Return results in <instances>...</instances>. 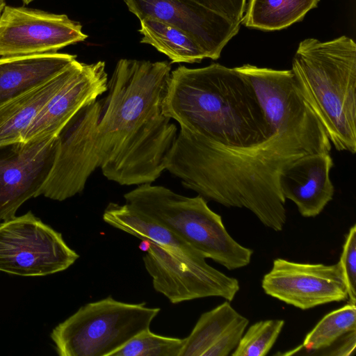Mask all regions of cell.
Wrapping results in <instances>:
<instances>
[{
  "mask_svg": "<svg viewBox=\"0 0 356 356\" xmlns=\"http://www.w3.org/2000/svg\"><path fill=\"white\" fill-rule=\"evenodd\" d=\"M331 147L320 121L279 129L269 139L248 147L222 145L180 129L165 169L205 200L247 209L266 227L279 232L286 220L282 171L303 155L330 152Z\"/></svg>",
  "mask_w": 356,
  "mask_h": 356,
  "instance_id": "6da1fadb",
  "label": "cell"
},
{
  "mask_svg": "<svg viewBox=\"0 0 356 356\" xmlns=\"http://www.w3.org/2000/svg\"><path fill=\"white\" fill-rule=\"evenodd\" d=\"M170 73L167 61H118L97 129L99 168L107 179L138 186L165 170L178 134L163 111Z\"/></svg>",
  "mask_w": 356,
  "mask_h": 356,
  "instance_id": "7a4b0ae2",
  "label": "cell"
},
{
  "mask_svg": "<svg viewBox=\"0 0 356 356\" xmlns=\"http://www.w3.org/2000/svg\"><path fill=\"white\" fill-rule=\"evenodd\" d=\"M163 111L180 129L229 147L259 145L278 130L272 128L249 81L235 67L219 63L171 71Z\"/></svg>",
  "mask_w": 356,
  "mask_h": 356,
  "instance_id": "3957f363",
  "label": "cell"
},
{
  "mask_svg": "<svg viewBox=\"0 0 356 356\" xmlns=\"http://www.w3.org/2000/svg\"><path fill=\"white\" fill-rule=\"evenodd\" d=\"M103 220L147 244L145 268L156 291L172 304L207 297L232 301L238 280L208 264L198 250L128 204L110 202Z\"/></svg>",
  "mask_w": 356,
  "mask_h": 356,
  "instance_id": "277c9868",
  "label": "cell"
},
{
  "mask_svg": "<svg viewBox=\"0 0 356 356\" xmlns=\"http://www.w3.org/2000/svg\"><path fill=\"white\" fill-rule=\"evenodd\" d=\"M291 70L302 97L338 151L356 152V44L346 35L301 41Z\"/></svg>",
  "mask_w": 356,
  "mask_h": 356,
  "instance_id": "5b68a950",
  "label": "cell"
},
{
  "mask_svg": "<svg viewBox=\"0 0 356 356\" xmlns=\"http://www.w3.org/2000/svg\"><path fill=\"white\" fill-rule=\"evenodd\" d=\"M126 203L228 270L248 266L253 250L236 242L220 215L201 195L187 197L163 186L143 184L124 195Z\"/></svg>",
  "mask_w": 356,
  "mask_h": 356,
  "instance_id": "8992f818",
  "label": "cell"
},
{
  "mask_svg": "<svg viewBox=\"0 0 356 356\" xmlns=\"http://www.w3.org/2000/svg\"><path fill=\"white\" fill-rule=\"evenodd\" d=\"M159 312L145 302L127 303L109 296L81 306L53 329L51 338L60 356H112L149 328Z\"/></svg>",
  "mask_w": 356,
  "mask_h": 356,
  "instance_id": "52a82bcc",
  "label": "cell"
},
{
  "mask_svg": "<svg viewBox=\"0 0 356 356\" xmlns=\"http://www.w3.org/2000/svg\"><path fill=\"white\" fill-rule=\"evenodd\" d=\"M79 258L62 234L31 211L0 223V271L45 276L63 271Z\"/></svg>",
  "mask_w": 356,
  "mask_h": 356,
  "instance_id": "ba28073f",
  "label": "cell"
},
{
  "mask_svg": "<svg viewBox=\"0 0 356 356\" xmlns=\"http://www.w3.org/2000/svg\"><path fill=\"white\" fill-rule=\"evenodd\" d=\"M104 104L96 99L85 104L59 131L54 165L38 197L63 201L83 191L100 165L97 129Z\"/></svg>",
  "mask_w": 356,
  "mask_h": 356,
  "instance_id": "9c48e42d",
  "label": "cell"
},
{
  "mask_svg": "<svg viewBox=\"0 0 356 356\" xmlns=\"http://www.w3.org/2000/svg\"><path fill=\"white\" fill-rule=\"evenodd\" d=\"M87 38L66 15L6 6L0 16V56L54 53Z\"/></svg>",
  "mask_w": 356,
  "mask_h": 356,
  "instance_id": "30bf717a",
  "label": "cell"
},
{
  "mask_svg": "<svg viewBox=\"0 0 356 356\" xmlns=\"http://www.w3.org/2000/svg\"><path fill=\"white\" fill-rule=\"evenodd\" d=\"M57 137L0 146V223L16 216L28 200L38 197L51 168Z\"/></svg>",
  "mask_w": 356,
  "mask_h": 356,
  "instance_id": "8fae6325",
  "label": "cell"
},
{
  "mask_svg": "<svg viewBox=\"0 0 356 356\" xmlns=\"http://www.w3.org/2000/svg\"><path fill=\"white\" fill-rule=\"evenodd\" d=\"M261 287L267 295L302 310L348 298L339 262L302 264L277 258Z\"/></svg>",
  "mask_w": 356,
  "mask_h": 356,
  "instance_id": "7c38bea8",
  "label": "cell"
},
{
  "mask_svg": "<svg viewBox=\"0 0 356 356\" xmlns=\"http://www.w3.org/2000/svg\"><path fill=\"white\" fill-rule=\"evenodd\" d=\"M140 20L156 19L181 29L217 60L225 45L240 30L235 24L193 0H124Z\"/></svg>",
  "mask_w": 356,
  "mask_h": 356,
  "instance_id": "4fadbf2b",
  "label": "cell"
},
{
  "mask_svg": "<svg viewBox=\"0 0 356 356\" xmlns=\"http://www.w3.org/2000/svg\"><path fill=\"white\" fill-rule=\"evenodd\" d=\"M235 69L250 83L273 129L291 127L318 119L300 92L291 70L250 64Z\"/></svg>",
  "mask_w": 356,
  "mask_h": 356,
  "instance_id": "5bb4252c",
  "label": "cell"
},
{
  "mask_svg": "<svg viewBox=\"0 0 356 356\" xmlns=\"http://www.w3.org/2000/svg\"><path fill=\"white\" fill-rule=\"evenodd\" d=\"M105 62L83 63L72 78L47 102L26 131L23 141L54 137L85 104L107 91Z\"/></svg>",
  "mask_w": 356,
  "mask_h": 356,
  "instance_id": "9a60e30c",
  "label": "cell"
},
{
  "mask_svg": "<svg viewBox=\"0 0 356 356\" xmlns=\"http://www.w3.org/2000/svg\"><path fill=\"white\" fill-rule=\"evenodd\" d=\"M334 165L329 152L303 155L286 165L280 176L285 199L297 206L304 217H315L332 200L334 188L330 177Z\"/></svg>",
  "mask_w": 356,
  "mask_h": 356,
  "instance_id": "2e32d148",
  "label": "cell"
},
{
  "mask_svg": "<svg viewBox=\"0 0 356 356\" xmlns=\"http://www.w3.org/2000/svg\"><path fill=\"white\" fill-rule=\"evenodd\" d=\"M248 319L226 300L201 314L179 356H227L237 346Z\"/></svg>",
  "mask_w": 356,
  "mask_h": 356,
  "instance_id": "e0dca14e",
  "label": "cell"
},
{
  "mask_svg": "<svg viewBox=\"0 0 356 356\" xmlns=\"http://www.w3.org/2000/svg\"><path fill=\"white\" fill-rule=\"evenodd\" d=\"M76 58L58 52L0 56V105L48 81Z\"/></svg>",
  "mask_w": 356,
  "mask_h": 356,
  "instance_id": "ac0fdd59",
  "label": "cell"
},
{
  "mask_svg": "<svg viewBox=\"0 0 356 356\" xmlns=\"http://www.w3.org/2000/svg\"><path fill=\"white\" fill-rule=\"evenodd\" d=\"M76 59L48 81L0 105V146L23 141L38 113L79 71Z\"/></svg>",
  "mask_w": 356,
  "mask_h": 356,
  "instance_id": "d6986e66",
  "label": "cell"
},
{
  "mask_svg": "<svg viewBox=\"0 0 356 356\" xmlns=\"http://www.w3.org/2000/svg\"><path fill=\"white\" fill-rule=\"evenodd\" d=\"M140 21V42L153 46L172 63H200L207 58L201 46L177 27L149 17Z\"/></svg>",
  "mask_w": 356,
  "mask_h": 356,
  "instance_id": "ffe728a7",
  "label": "cell"
},
{
  "mask_svg": "<svg viewBox=\"0 0 356 356\" xmlns=\"http://www.w3.org/2000/svg\"><path fill=\"white\" fill-rule=\"evenodd\" d=\"M319 0H248L241 23L265 31L286 29L301 22Z\"/></svg>",
  "mask_w": 356,
  "mask_h": 356,
  "instance_id": "44dd1931",
  "label": "cell"
},
{
  "mask_svg": "<svg viewBox=\"0 0 356 356\" xmlns=\"http://www.w3.org/2000/svg\"><path fill=\"white\" fill-rule=\"evenodd\" d=\"M356 330V306L348 302L324 316L305 336L301 348L317 355L347 333Z\"/></svg>",
  "mask_w": 356,
  "mask_h": 356,
  "instance_id": "7402d4cb",
  "label": "cell"
},
{
  "mask_svg": "<svg viewBox=\"0 0 356 356\" xmlns=\"http://www.w3.org/2000/svg\"><path fill=\"white\" fill-rule=\"evenodd\" d=\"M184 339L165 337L146 329L112 356H179Z\"/></svg>",
  "mask_w": 356,
  "mask_h": 356,
  "instance_id": "603a6c76",
  "label": "cell"
},
{
  "mask_svg": "<svg viewBox=\"0 0 356 356\" xmlns=\"http://www.w3.org/2000/svg\"><path fill=\"white\" fill-rule=\"evenodd\" d=\"M284 321L270 319L252 324L241 337L232 356H265L273 348Z\"/></svg>",
  "mask_w": 356,
  "mask_h": 356,
  "instance_id": "cb8c5ba5",
  "label": "cell"
},
{
  "mask_svg": "<svg viewBox=\"0 0 356 356\" xmlns=\"http://www.w3.org/2000/svg\"><path fill=\"white\" fill-rule=\"evenodd\" d=\"M339 264L346 284L349 302L356 303V225L346 236Z\"/></svg>",
  "mask_w": 356,
  "mask_h": 356,
  "instance_id": "d4e9b609",
  "label": "cell"
},
{
  "mask_svg": "<svg viewBox=\"0 0 356 356\" xmlns=\"http://www.w3.org/2000/svg\"><path fill=\"white\" fill-rule=\"evenodd\" d=\"M235 24H241L247 0H193Z\"/></svg>",
  "mask_w": 356,
  "mask_h": 356,
  "instance_id": "484cf974",
  "label": "cell"
},
{
  "mask_svg": "<svg viewBox=\"0 0 356 356\" xmlns=\"http://www.w3.org/2000/svg\"><path fill=\"white\" fill-rule=\"evenodd\" d=\"M356 345V330L350 332L337 340L329 348L318 354L323 355L350 356L353 354Z\"/></svg>",
  "mask_w": 356,
  "mask_h": 356,
  "instance_id": "4316f807",
  "label": "cell"
},
{
  "mask_svg": "<svg viewBox=\"0 0 356 356\" xmlns=\"http://www.w3.org/2000/svg\"><path fill=\"white\" fill-rule=\"evenodd\" d=\"M5 6H6L5 0H0V14L3 10Z\"/></svg>",
  "mask_w": 356,
  "mask_h": 356,
  "instance_id": "83f0119b",
  "label": "cell"
},
{
  "mask_svg": "<svg viewBox=\"0 0 356 356\" xmlns=\"http://www.w3.org/2000/svg\"><path fill=\"white\" fill-rule=\"evenodd\" d=\"M24 4H29L30 3L31 1H34V0H22Z\"/></svg>",
  "mask_w": 356,
  "mask_h": 356,
  "instance_id": "f1b7e54d",
  "label": "cell"
}]
</instances>
